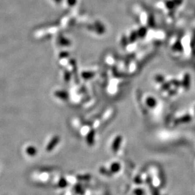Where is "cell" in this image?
I'll return each mask as SVG.
<instances>
[]
</instances>
